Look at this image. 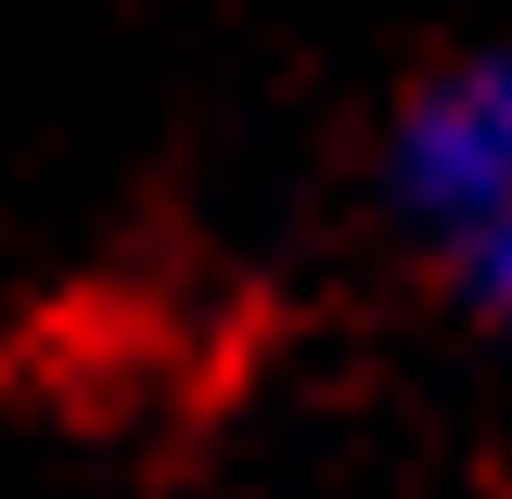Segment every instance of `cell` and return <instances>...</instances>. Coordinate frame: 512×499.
<instances>
[{
    "mask_svg": "<svg viewBox=\"0 0 512 499\" xmlns=\"http://www.w3.org/2000/svg\"><path fill=\"white\" fill-rule=\"evenodd\" d=\"M384 205L436 295L512 333V52H461L397 90L384 116Z\"/></svg>",
    "mask_w": 512,
    "mask_h": 499,
    "instance_id": "cell-1",
    "label": "cell"
}]
</instances>
